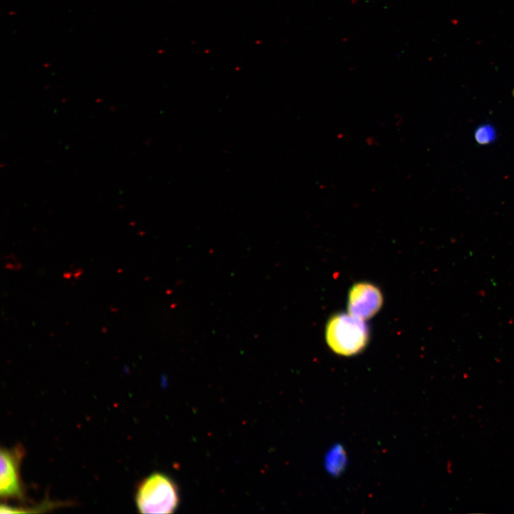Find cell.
Returning <instances> with one entry per match:
<instances>
[{
  "label": "cell",
  "mask_w": 514,
  "mask_h": 514,
  "mask_svg": "<svg viewBox=\"0 0 514 514\" xmlns=\"http://www.w3.org/2000/svg\"><path fill=\"white\" fill-rule=\"evenodd\" d=\"M513 96H514V89H513Z\"/></svg>",
  "instance_id": "52a82bcc"
},
{
  "label": "cell",
  "mask_w": 514,
  "mask_h": 514,
  "mask_svg": "<svg viewBox=\"0 0 514 514\" xmlns=\"http://www.w3.org/2000/svg\"><path fill=\"white\" fill-rule=\"evenodd\" d=\"M475 141L480 146H487L493 143L498 138V131L494 125L490 123H483L478 125L473 133Z\"/></svg>",
  "instance_id": "5b68a950"
},
{
  "label": "cell",
  "mask_w": 514,
  "mask_h": 514,
  "mask_svg": "<svg viewBox=\"0 0 514 514\" xmlns=\"http://www.w3.org/2000/svg\"><path fill=\"white\" fill-rule=\"evenodd\" d=\"M383 295L380 289L368 282L354 284L348 293V313L363 321L373 317L381 309Z\"/></svg>",
  "instance_id": "277c9868"
},
{
  "label": "cell",
  "mask_w": 514,
  "mask_h": 514,
  "mask_svg": "<svg viewBox=\"0 0 514 514\" xmlns=\"http://www.w3.org/2000/svg\"><path fill=\"white\" fill-rule=\"evenodd\" d=\"M344 455L341 448L333 450L328 456V468L331 472H338L343 465Z\"/></svg>",
  "instance_id": "8992f818"
},
{
  "label": "cell",
  "mask_w": 514,
  "mask_h": 514,
  "mask_svg": "<svg viewBox=\"0 0 514 514\" xmlns=\"http://www.w3.org/2000/svg\"><path fill=\"white\" fill-rule=\"evenodd\" d=\"M135 501L141 513H171L178 506L179 492L169 476L153 473L138 483Z\"/></svg>",
  "instance_id": "6da1fadb"
},
{
  "label": "cell",
  "mask_w": 514,
  "mask_h": 514,
  "mask_svg": "<svg viewBox=\"0 0 514 514\" xmlns=\"http://www.w3.org/2000/svg\"><path fill=\"white\" fill-rule=\"evenodd\" d=\"M21 446L1 450L0 495L4 499L24 498L23 483L20 476V464L24 456Z\"/></svg>",
  "instance_id": "3957f363"
},
{
  "label": "cell",
  "mask_w": 514,
  "mask_h": 514,
  "mask_svg": "<svg viewBox=\"0 0 514 514\" xmlns=\"http://www.w3.org/2000/svg\"><path fill=\"white\" fill-rule=\"evenodd\" d=\"M326 340L337 354L352 356L363 350L368 340L365 321L349 313L333 316L326 326Z\"/></svg>",
  "instance_id": "7a4b0ae2"
}]
</instances>
